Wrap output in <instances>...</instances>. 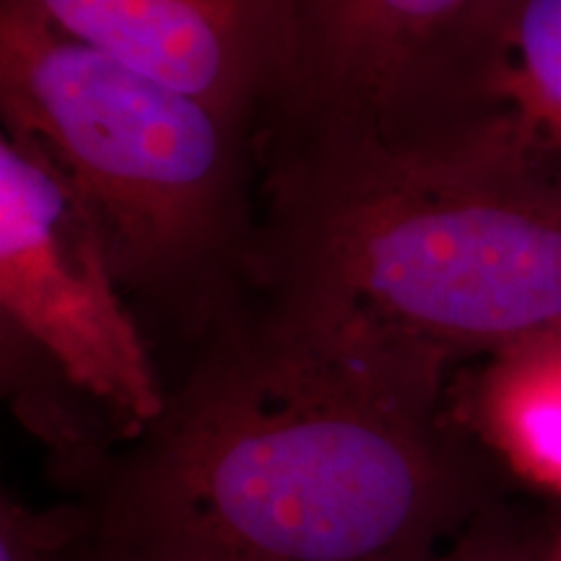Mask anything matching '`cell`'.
I'll return each mask as SVG.
<instances>
[{
    "instance_id": "cell-1",
    "label": "cell",
    "mask_w": 561,
    "mask_h": 561,
    "mask_svg": "<svg viewBox=\"0 0 561 561\" xmlns=\"http://www.w3.org/2000/svg\"><path fill=\"white\" fill-rule=\"evenodd\" d=\"M193 339L96 476V561H434L510 496L439 351L242 278Z\"/></svg>"
},
{
    "instance_id": "cell-2",
    "label": "cell",
    "mask_w": 561,
    "mask_h": 561,
    "mask_svg": "<svg viewBox=\"0 0 561 561\" xmlns=\"http://www.w3.org/2000/svg\"><path fill=\"white\" fill-rule=\"evenodd\" d=\"M240 278L466 367L561 325V182L419 140L263 133Z\"/></svg>"
},
{
    "instance_id": "cell-3",
    "label": "cell",
    "mask_w": 561,
    "mask_h": 561,
    "mask_svg": "<svg viewBox=\"0 0 561 561\" xmlns=\"http://www.w3.org/2000/svg\"><path fill=\"white\" fill-rule=\"evenodd\" d=\"M0 112L94 216L125 294L195 333L240 276L261 130L0 0Z\"/></svg>"
},
{
    "instance_id": "cell-4",
    "label": "cell",
    "mask_w": 561,
    "mask_h": 561,
    "mask_svg": "<svg viewBox=\"0 0 561 561\" xmlns=\"http://www.w3.org/2000/svg\"><path fill=\"white\" fill-rule=\"evenodd\" d=\"M0 314L3 339L94 403L121 439L164 411L167 382L94 216L55 161L11 130L0 140Z\"/></svg>"
},
{
    "instance_id": "cell-5",
    "label": "cell",
    "mask_w": 561,
    "mask_h": 561,
    "mask_svg": "<svg viewBox=\"0 0 561 561\" xmlns=\"http://www.w3.org/2000/svg\"><path fill=\"white\" fill-rule=\"evenodd\" d=\"M491 0H286L263 130L390 133L439 87Z\"/></svg>"
},
{
    "instance_id": "cell-6",
    "label": "cell",
    "mask_w": 561,
    "mask_h": 561,
    "mask_svg": "<svg viewBox=\"0 0 561 561\" xmlns=\"http://www.w3.org/2000/svg\"><path fill=\"white\" fill-rule=\"evenodd\" d=\"M68 37L263 130L286 0H13Z\"/></svg>"
},
{
    "instance_id": "cell-7",
    "label": "cell",
    "mask_w": 561,
    "mask_h": 561,
    "mask_svg": "<svg viewBox=\"0 0 561 561\" xmlns=\"http://www.w3.org/2000/svg\"><path fill=\"white\" fill-rule=\"evenodd\" d=\"M380 138L450 146L561 182V0H491L424 107Z\"/></svg>"
},
{
    "instance_id": "cell-8",
    "label": "cell",
    "mask_w": 561,
    "mask_h": 561,
    "mask_svg": "<svg viewBox=\"0 0 561 561\" xmlns=\"http://www.w3.org/2000/svg\"><path fill=\"white\" fill-rule=\"evenodd\" d=\"M460 367L455 405L512 483L561 500V325Z\"/></svg>"
},
{
    "instance_id": "cell-9",
    "label": "cell",
    "mask_w": 561,
    "mask_h": 561,
    "mask_svg": "<svg viewBox=\"0 0 561 561\" xmlns=\"http://www.w3.org/2000/svg\"><path fill=\"white\" fill-rule=\"evenodd\" d=\"M561 525L504 496L460 533L434 561H557Z\"/></svg>"
},
{
    "instance_id": "cell-10",
    "label": "cell",
    "mask_w": 561,
    "mask_h": 561,
    "mask_svg": "<svg viewBox=\"0 0 561 561\" xmlns=\"http://www.w3.org/2000/svg\"><path fill=\"white\" fill-rule=\"evenodd\" d=\"M0 561H91L87 507L37 510L3 496Z\"/></svg>"
},
{
    "instance_id": "cell-11",
    "label": "cell",
    "mask_w": 561,
    "mask_h": 561,
    "mask_svg": "<svg viewBox=\"0 0 561 561\" xmlns=\"http://www.w3.org/2000/svg\"><path fill=\"white\" fill-rule=\"evenodd\" d=\"M557 561H561V543H559V557H557Z\"/></svg>"
},
{
    "instance_id": "cell-12",
    "label": "cell",
    "mask_w": 561,
    "mask_h": 561,
    "mask_svg": "<svg viewBox=\"0 0 561 561\" xmlns=\"http://www.w3.org/2000/svg\"><path fill=\"white\" fill-rule=\"evenodd\" d=\"M91 561H96V559H94V553H91Z\"/></svg>"
}]
</instances>
